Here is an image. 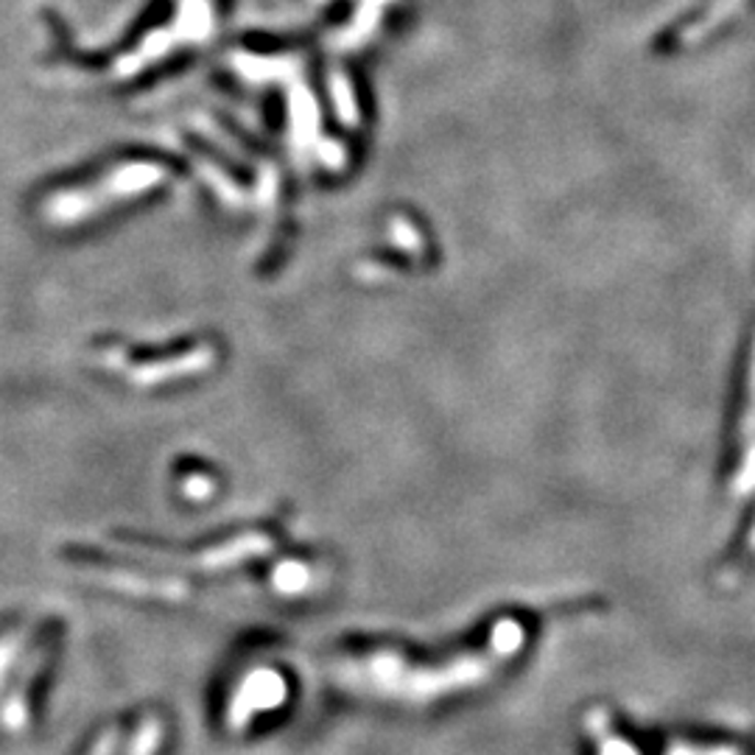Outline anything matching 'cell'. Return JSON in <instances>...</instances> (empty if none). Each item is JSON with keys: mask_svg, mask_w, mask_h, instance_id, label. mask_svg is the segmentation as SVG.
Returning a JSON list of instances; mask_svg holds the SVG:
<instances>
[{"mask_svg": "<svg viewBox=\"0 0 755 755\" xmlns=\"http://www.w3.org/2000/svg\"><path fill=\"white\" fill-rule=\"evenodd\" d=\"M331 92H333V104H336L338 118H342L347 126H356L358 123V107L356 99H353V87L351 81L344 79L342 74L331 76Z\"/></svg>", "mask_w": 755, "mask_h": 755, "instance_id": "7a4b0ae2", "label": "cell"}, {"mask_svg": "<svg viewBox=\"0 0 755 755\" xmlns=\"http://www.w3.org/2000/svg\"><path fill=\"white\" fill-rule=\"evenodd\" d=\"M744 3H747V0H713L711 7H708L706 12L700 14V18L691 20L686 29L677 31L675 45L677 48H688V45H695V43H700V40H706L713 29H719V25H722V20H728L731 14H736L739 9L744 7Z\"/></svg>", "mask_w": 755, "mask_h": 755, "instance_id": "6da1fadb", "label": "cell"}]
</instances>
